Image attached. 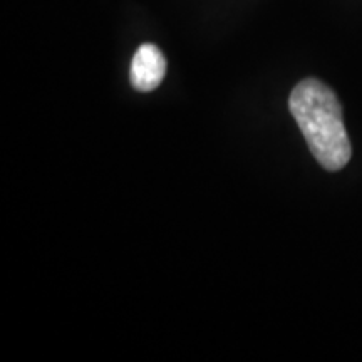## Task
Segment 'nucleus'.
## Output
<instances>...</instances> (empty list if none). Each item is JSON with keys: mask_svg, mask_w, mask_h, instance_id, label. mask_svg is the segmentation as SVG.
<instances>
[{"mask_svg": "<svg viewBox=\"0 0 362 362\" xmlns=\"http://www.w3.org/2000/svg\"><path fill=\"white\" fill-rule=\"evenodd\" d=\"M288 106L320 166L327 171L342 170L352 148L334 90L319 79H304L293 88Z\"/></svg>", "mask_w": 362, "mask_h": 362, "instance_id": "f257e3e1", "label": "nucleus"}, {"mask_svg": "<svg viewBox=\"0 0 362 362\" xmlns=\"http://www.w3.org/2000/svg\"><path fill=\"white\" fill-rule=\"evenodd\" d=\"M166 74V59L155 44H143L131 62V84L136 90H155Z\"/></svg>", "mask_w": 362, "mask_h": 362, "instance_id": "f03ea898", "label": "nucleus"}]
</instances>
